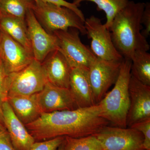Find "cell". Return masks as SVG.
Returning a JSON list of instances; mask_svg holds the SVG:
<instances>
[{
  "instance_id": "obj_1",
  "label": "cell",
  "mask_w": 150,
  "mask_h": 150,
  "mask_svg": "<svg viewBox=\"0 0 150 150\" xmlns=\"http://www.w3.org/2000/svg\"><path fill=\"white\" fill-rule=\"evenodd\" d=\"M100 110L97 104L74 110L42 113L25 126L35 142L59 137H87L95 135L110 123L100 116Z\"/></svg>"
},
{
  "instance_id": "obj_2",
  "label": "cell",
  "mask_w": 150,
  "mask_h": 150,
  "mask_svg": "<svg viewBox=\"0 0 150 150\" xmlns=\"http://www.w3.org/2000/svg\"><path fill=\"white\" fill-rule=\"evenodd\" d=\"M145 4L129 1L116 14L109 28L114 46L124 59L131 60L136 51L150 49L149 42L141 31Z\"/></svg>"
},
{
  "instance_id": "obj_3",
  "label": "cell",
  "mask_w": 150,
  "mask_h": 150,
  "mask_svg": "<svg viewBox=\"0 0 150 150\" xmlns=\"http://www.w3.org/2000/svg\"><path fill=\"white\" fill-rule=\"evenodd\" d=\"M131 62L123 58L118 77L112 90L98 103L100 115L112 126L127 128L126 120L129 105V87L131 78Z\"/></svg>"
},
{
  "instance_id": "obj_4",
  "label": "cell",
  "mask_w": 150,
  "mask_h": 150,
  "mask_svg": "<svg viewBox=\"0 0 150 150\" xmlns=\"http://www.w3.org/2000/svg\"><path fill=\"white\" fill-rule=\"evenodd\" d=\"M31 9L37 20L49 33L73 28L77 29L82 35L86 34L84 22L68 8L34 1Z\"/></svg>"
},
{
  "instance_id": "obj_5",
  "label": "cell",
  "mask_w": 150,
  "mask_h": 150,
  "mask_svg": "<svg viewBox=\"0 0 150 150\" xmlns=\"http://www.w3.org/2000/svg\"><path fill=\"white\" fill-rule=\"evenodd\" d=\"M71 29L53 33L58 39V50L64 56L71 69H89L96 57L90 48L81 41L79 31L75 28Z\"/></svg>"
},
{
  "instance_id": "obj_6",
  "label": "cell",
  "mask_w": 150,
  "mask_h": 150,
  "mask_svg": "<svg viewBox=\"0 0 150 150\" xmlns=\"http://www.w3.org/2000/svg\"><path fill=\"white\" fill-rule=\"evenodd\" d=\"M11 74L8 96L33 95L41 91L48 82L42 64L34 59L23 69Z\"/></svg>"
},
{
  "instance_id": "obj_7",
  "label": "cell",
  "mask_w": 150,
  "mask_h": 150,
  "mask_svg": "<svg viewBox=\"0 0 150 150\" xmlns=\"http://www.w3.org/2000/svg\"><path fill=\"white\" fill-rule=\"evenodd\" d=\"M84 26L88 37L91 39V49L97 58L105 61L123 60L114 46L110 30L100 19L91 16L86 19Z\"/></svg>"
},
{
  "instance_id": "obj_8",
  "label": "cell",
  "mask_w": 150,
  "mask_h": 150,
  "mask_svg": "<svg viewBox=\"0 0 150 150\" xmlns=\"http://www.w3.org/2000/svg\"><path fill=\"white\" fill-rule=\"evenodd\" d=\"M93 135L103 150H146L143 134L132 128L108 125Z\"/></svg>"
},
{
  "instance_id": "obj_9",
  "label": "cell",
  "mask_w": 150,
  "mask_h": 150,
  "mask_svg": "<svg viewBox=\"0 0 150 150\" xmlns=\"http://www.w3.org/2000/svg\"><path fill=\"white\" fill-rule=\"evenodd\" d=\"M123 60L105 61L96 58L90 66L89 77L96 105L101 101L111 86L115 83Z\"/></svg>"
},
{
  "instance_id": "obj_10",
  "label": "cell",
  "mask_w": 150,
  "mask_h": 150,
  "mask_svg": "<svg viewBox=\"0 0 150 150\" xmlns=\"http://www.w3.org/2000/svg\"><path fill=\"white\" fill-rule=\"evenodd\" d=\"M25 20L33 58L42 63L48 54L59 49L58 39L55 34L48 33L43 28L31 9L28 11Z\"/></svg>"
},
{
  "instance_id": "obj_11",
  "label": "cell",
  "mask_w": 150,
  "mask_h": 150,
  "mask_svg": "<svg viewBox=\"0 0 150 150\" xmlns=\"http://www.w3.org/2000/svg\"><path fill=\"white\" fill-rule=\"evenodd\" d=\"M129 105L126 125L150 119V86L142 83L132 75L129 87Z\"/></svg>"
},
{
  "instance_id": "obj_12",
  "label": "cell",
  "mask_w": 150,
  "mask_h": 150,
  "mask_svg": "<svg viewBox=\"0 0 150 150\" xmlns=\"http://www.w3.org/2000/svg\"><path fill=\"white\" fill-rule=\"evenodd\" d=\"M36 98L42 113L79 108L69 89L59 87L48 82L36 94Z\"/></svg>"
},
{
  "instance_id": "obj_13",
  "label": "cell",
  "mask_w": 150,
  "mask_h": 150,
  "mask_svg": "<svg viewBox=\"0 0 150 150\" xmlns=\"http://www.w3.org/2000/svg\"><path fill=\"white\" fill-rule=\"evenodd\" d=\"M33 59L21 44L0 29V59L8 73L21 71Z\"/></svg>"
},
{
  "instance_id": "obj_14",
  "label": "cell",
  "mask_w": 150,
  "mask_h": 150,
  "mask_svg": "<svg viewBox=\"0 0 150 150\" xmlns=\"http://www.w3.org/2000/svg\"><path fill=\"white\" fill-rule=\"evenodd\" d=\"M2 110L5 126L16 149L29 150L35 140L15 115L7 101L3 103Z\"/></svg>"
},
{
  "instance_id": "obj_15",
  "label": "cell",
  "mask_w": 150,
  "mask_h": 150,
  "mask_svg": "<svg viewBox=\"0 0 150 150\" xmlns=\"http://www.w3.org/2000/svg\"><path fill=\"white\" fill-rule=\"evenodd\" d=\"M41 64L48 82L59 87L69 89L71 68L59 50L51 52Z\"/></svg>"
},
{
  "instance_id": "obj_16",
  "label": "cell",
  "mask_w": 150,
  "mask_h": 150,
  "mask_svg": "<svg viewBox=\"0 0 150 150\" xmlns=\"http://www.w3.org/2000/svg\"><path fill=\"white\" fill-rule=\"evenodd\" d=\"M69 89L79 108L95 105L89 77L88 69H71Z\"/></svg>"
},
{
  "instance_id": "obj_17",
  "label": "cell",
  "mask_w": 150,
  "mask_h": 150,
  "mask_svg": "<svg viewBox=\"0 0 150 150\" xmlns=\"http://www.w3.org/2000/svg\"><path fill=\"white\" fill-rule=\"evenodd\" d=\"M7 101L15 115L25 125L32 123L41 115L36 94L29 96H10Z\"/></svg>"
},
{
  "instance_id": "obj_18",
  "label": "cell",
  "mask_w": 150,
  "mask_h": 150,
  "mask_svg": "<svg viewBox=\"0 0 150 150\" xmlns=\"http://www.w3.org/2000/svg\"><path fill=\"white\" fill-rule=\"evenodd\" d=\"M0 29L21 44L33 56L32 46L28 35L25 20L0 14Z\"/></svg>"
},
{
  "instance_id": "obj_19",
  "label": "cell",
  "mask_w": 150,
  "mask_h": 150,
  "mask_svg": "<svg viewBox=\"0 0 150 150\" xmlns=\"http://www.w3.org/2000/svg\"><path fill=\"white\" fill-rule=\"evenodd\" d=\"M131 74L140 82L150 86V54L148 51H136L131 59Z\"/></svg>"
},
{
  "instance_id": "obj_20",
  "label": "cell",
  "mask_w": 150,
  "mask_h": 150,
  "mask_svg": "<svg viewBox=\"0 0 150 150\" xmlns=\"http://www.w3.org/2000/svg\"><path fill=\"white\" fill-rule=\"evenodd\" d=\"M84 1L95 3L99 10L104 12L106 15V21L104 24L106 28L109 30L116 14L127 5L129 0H74L73 3L79 7L81 3Z\"/></svg>"
},
{
  "instance_id": "obj_21",
  "label": "cell",
  "mask_w": 150,
  "mask_h": 150,
  "mask_svg": "<svg viewBox=\"0 0 150 150\" xmlns=\"http://www.w3.org/2000/svg\"><path fill=\"white\" fill-rule=\"evenodd\" d=\"M34 3V0H0V14L25 21L26 13Z\"/></svg>"
},
{
  "instance_id": "obj_22",
  "label": "cell",
  "mask_w": 150,
  "mask_h": 150,
  "mask_svg": "<svg viewBox=\"0 0 150 150\" xmlns=\"http://www.w3.org/2000/svg\"><path fill=\"white\" fill-rule=\"evenodd\" d=\"M63 149L64 150H103L94 135L81 138L65 137Z\"/></svg>"
},
{
  "instance_id": "obj_23",
  "label": "cell",
  "mask_w": 150,
  "mask_h": 150,
  "mask_svg": "<svg viewBox=\"0 0 150 150\" xmlns=\"http://www.w3.org/2000/svg\"><path fill=\"white\" fill-rule=\"evenodd\" d=\"M12 79V74L6 71L0 59V107L7 101Z\"/></svg>"
},
{
  "instance_id": "obj_24",
  "label": "cell",
  "mask_w": 150,
  "mask_h": 150,
  "mask_svg": "<svg viewBox=\"0 0 150 150\" xmlns=\"http://www.w3.org/2000/svg\"><path fill=\"white\" fill-rule=\"evenodd\" d=\"M65 137H59L45 141L35 142L29 150H58Z\"/></svg>"
},
{
  "instance_id": "obj_25",
  "label": "cell",
  "mask_w": 150,
  "mask_h": 150,
  "mask_svg": "<svg viewBox=\"0 0 150 150\" xmlns=\"http://www.w3.org/2000/svg\"><path fill=\"white\" fill-rule=\"evenodd\" d=\"M129 128L139 131L143 134L145 149L150 150V119L135 123Z\"/></svg>"
},
{
  "instance_id": "obj_26",
  "label": "cell",
  "mask_w": 150,
  "mask_h": 150,
  "mask_svg": "<svg viewBox=\"0 0 150 150\" xmlns=\"http://www.w3.org/2000/svg\"><path fill=\"white\" fill-rule=\"evenodd\" d=\"M34 1H41L44 2L50 3V4L60 6L68 8L74 11L84 22L86 18L82 11L79 9V7L76 6L73 3H70L65 0H34Z\"/></svg>"
},
{
  "instance_id": "obj_27",
  "label": "cell",
  "mask_w": 150,
  "mask_h": 150,
  "mask_svg": "<svg viewBox=\"0 0 150 150\" xmlns=\"http://www.w3.org/2000/svg\"><path fill=\"white\" fill-rule=\"evenodd\" d=\"M141 23L145 27L142 31V34L146 38H147L150 34V4L146 3L144 9L142 14Z\"/></svg>"
},
{
  "instance_id": "obj_28",
  "label": "cell",
  "mask_w": 150,
  "mask_h": 150,
  "mask_svg": "<svg viewBox=\"0 0 150 150\" xmlns=\"http://www.w3.org/2000/svg\"><path fill=\"white\" fill-rule=\"evenodd\" d=\"M0 150H16L6 129L0 131Z\"/></svg>"
},
{
  "instance_id": "obj_29",
  "label": "cell",
  "mask_w": 150,
  "mask_h": 150,
  "mask_svg": "<svg viewBox=\"0 0 150 150\" xmlns=\"http://www.w3.org/2000/svg\"><path fill=\"white\" fill-rule=\"evenodd\" d=\"M6 129L3 118L2 107H0V131Z\"/></svg>"
},
{
  "instance_id": "obj_30",
  "label": "cell",
  "mask_w": 150,
  "mask_h": 150,
  "mask_svg": "<svg viewBox=\"0 0 150 150\" xmlns=\"http://www.w3.org/2000/svg\"><path fill=\"white\" fill-rule=\"evenodd\" d=\"M58 150H64V149H63V143H62V144L60 146Z\"/></svg>"
}]
</instances>
